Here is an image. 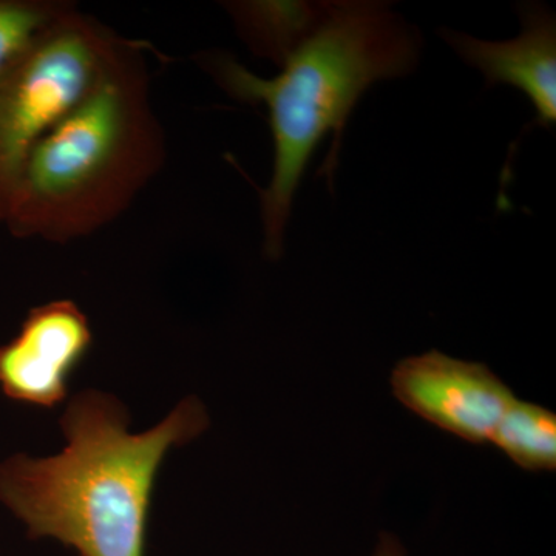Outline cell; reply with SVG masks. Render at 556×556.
I'll use <instances>...</instances> for the list:
<instances>
[{
	"instance_id": "8992f818",
	"label": "cell",
	"mask_w": 556,
	"mask_h": 556,
	"mask_svg": "<svg viewBox=\"0 0 556 556\" xmlns=\"http://www.w3.org/2000/svg\"><path fill=\"white\" fill-rule=\"evenodd\" d=\"M93 345L89 317L72 300L36 306L13 339L0 345V391L36 408L68 401L70 379Z\"/></svg>"
},
{
	"instance_id": "6da1fadb",
	"label": "cell",
	"mask_w": 556,
	"mask_h": 556,
	"mask_svg": "<svg viewBox=\"0 0 556 556\" xmlns=\"http://www.w3.org/2000/svg\"><path fill=\"white\" fill-rule=\"evenodd\" d=\"M208 426L206 405L190 394L155 426L134 431L118 396L86 388L65 402L60 452L13 453L0 463V506L30 540L56 541L79 556H146L161 467Z\"/></svg>"
},
{
	"instance_id": "3957f363",
	"label": "cell",
	"mask_w": 556,
	"mask_h": 556,
	"mask_svg": "<svg viewBox=\"0 0 556 556\" xmlns=\"http://www.w3.org/2000/svg\"><path fill=\"white\" fill-rule=\"evenodd\" d=\"M144 70L118 46L78 108L35 149L7 215L27 236L68 241L116 217L159 166Z\"/></svg>"
},
{
	"instance_id": "30bf717a",
	"label": "cell",
	"mask_w": 556,
	"mask_h": 556,
	"mask_svg": "<svg viewBox=\"0 0 556 556\" xmlns=\"http://www.w3.org/2000/svg\"><path fill=\"white\" fill-rule=\"evenodd\" d=\"M65 9L40 3L0 2V83Z\"/></svg>"
},
{
	"instance_id": "8fae6325",
	"label": "cell",
	"mask_w": 556,
	"mask_h": 556,
	"mask_svg": "<svg viewBox=\"0 0 556 556\" xmlns=\"http://www.w3.org/2000/svg\"><path fill=\"white\" fill-rule=\"evenodd\" d=\"M375 556H407L404 547L399 543L396 536L391 533H382L380 535L378 547H376Z\"/></svg>"
},
{
	"instance_id": "9c48e42d",
	"label": "cell",
	"mask_w": 556,
	"mask_h": 556,
	"mask_svg": "<svg viewBox=\"0 0 556 556\" xmlns=\"http://www.w3.org/2000/svg\"><path fill=\"white\" fill-rule=\"evenodd\" d=\"M490 444L496 445L519 468L554 471L556 416L551 409L515 397L501 417Z\"/></svg>"
},
{
	"instance_id": "ba28073f",
	"label": "cell",
	"mask_w": 556,
	"mask_h": 556,
	"mask_svg": "<svg viewBox=\"0 0 556 556\" xmlns=\"http://www.w3.org/2000/svg\"><path fill=\"white\" fill-rule=\"evenodd\" d=\"M328 2L229 3L240 35L255 53L277 64L303 42L327 13Z\"/></svg>"
},
{
	"instance_id": "5b68a950",
	"label": "cell",
	"mask_w": 556,
	"mask_h": 556,
	"mask_svg": "<svg viewBox=\"0 0 556 556\" xmlns=\"http://www.w3.org/2000/svg\"><path fill=\"white\" fill-rule=\"evenodd\" d=\"M397 401L428 424L470 444H490L515 394L486 365L428 351L391 371Z\"/></svg>"
},
{
	"instance_id": "52a82bcc",
	"label": "cell",
	"mask_w": 556,
	"mask_h": 556,
	"mask_svg": "<svg viewBox=\"0 0 556 556\" xmlns=\"http://www.w3.org/2000/svg\"><path fill=\"white\" fill-rule=\"evenodd\" d=\"M522 33L514 40L486 42L452 30L441 36L468 64L484 73L486 86L508 84L529 98L536 124L551 129L556 123V21L541 3L518 7Z\"/></svg>"
},
{
	"instance_id": "277c9868",
	"label": "cell",
	"mask_w": 556,
	"mask_h": 556,
	"mask_svg": "<svg viewBox=\"0 0 556 556\" xmlns=\"http://www.w3.org/2000/svg\"><path fill=\"white\" fill-rule=\"evenodd\" d=\"M119 43L89 20L65 11L0 83V204L40 139L93 90Z\"/></svg>"
},
{
	"instance_id": "7a4b0ae2",
	"label": "cell",
	"mask_w": 556,
	"mask_h": 556,
	"mask_svg": "<svg viewBox=\"0 0 556 556\" xmlns=\"http://www.w3.org/2000/svg\"><path fill=\"white\" fill-rule=\"evenodd\" d=\"M420 38L382 2H328L316 30L292 51L273 79H263L229 56L208 58L230 97L268 108L274 174L262 190L265 252L278 258L292 201L314 152L328 134L332 149L320 174L332 181L351 112L371 84L402 78L416 67Z\"/></svg>"
}]
</instances>
